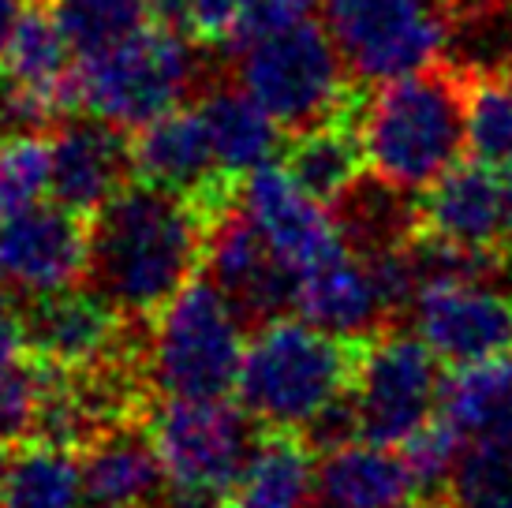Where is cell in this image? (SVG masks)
Returning <instances> with one entry per match:
<instances>
[{
	"instance_id": "11",
	"label": "cell",
	"mask_w": 512,
	"mask_h": 508,
	"mask_svg": "<svg viewBox=\"0 0 512 508\" xmlns=\"http://www.w3.org/2000/svg\"><path fill=\"white\" fill-rule=\"evenodd\" d=\"M90 217L64 202H34L0 221V288L23 303L57 296L86 281Z\"/></svg>"
},
{
	"instance_id": "9",
	"label": "cell",
	"mask_w": 512,
	"mask_h": 508,
	"mask_svg": "<svg viewBox=\"0 0 512 508\" xmlns=\"http://www.w3.org/2000/svg\"><path fill=\"white\" fill-rule=\"evenodd\" d=\"M441 359L419 333H404L397 325H385L382 333L359 344L356 367V404L363 419V438L378 445L408 441L427 426L441 408Z\"/></svg>"
},
{
	"instance_id": "18",
	"label": "cell",
	"mask_w": 512,
	"mask_h": 508,
	"mask_svg": "<svg viewBox=\"0 0 512 508\" xmlns=\"http://www.w3.org/2000/svg\"><path fill=\"white\" fill-rule=\"evenodd\" d=\"M296 311L303 322L318 325L341 340H356V344L382 333L385 325H393L378 299L367 258H359L348 247L299 277Z\"/></svg>"
},
{
	"instance_id": "39",
	"label": "cell",
	"mask_w": 512,
	"mask_h": 508,
	"mask_svg": "<svg viewBox=\"0 0 512 508\" xmlns=\"http://www.w3.org/2000/svg\"><path fill=\"white\" fill-rule=\"evenodd\" d=\"M505 184H509V210H505V251L512 254V169L505 172Z\"/></svg>"
},
{
	"instance_id": "43",
	"label": "cell",
	"mask_w": 512,
	"mask_h": 508,
	"mask_svg": "<svg viewBox=\"0 0 512 508\" xmlns=\"http://www.w3.org/2000/svg\"><path fill=\"white\" fill-rule=\"evenodd\" d=\"M505 75H512V45H509V60H505Z\"/></svg>"
},
{
	"instance_id": "19",
	"label": "cell",
	"mask_w": 512,
	"mask_h": 508,
	"mask_svg": "<svg viewBox=\"0 0 512 508\" xmlns=\"http://www.w3.org/2000/svg\"><path fill=\"white\" fill-rule=\"evenodd\" d=\"M83 494L128 508H157L169 490L165 464L157 456L150 419H131L79 449Z\"/></svg>"
},
{
	"instance_id": "35",
	"label": "cell",
	"mask_w": 512,
	"mask_h": 508,
	"mask_svg": "<svg viewBox=\"0 0 512 508\" xmlns=\"http://www.w3.org/2000/svg\"><path fill=\"white\" fill-rule=\"evenodd\" d=\"M299 434H303V441H307L314 452H333V449H344V445L359 441L363 438V419H359L356 393L348 389V393H341L337 400H329L326 408L318 411Z\"/></svg>"
},
{
	"instance_id": "8",
	"label": "cell",
	"mask_w": 512,
	"mask_h": 508,
	"mask_svg": "<svg viewBox=\"0 0 512 508\" xmlns=\"http://www.w3.org/2000/svg\"><path fill=\"white\" fill-rule=\"evenodd\" d=\"M329 38L356 83L378 86L438 64L453 45V0H322Z\"/></svg>"
},
{
	"instance_id": "2",
	"label": "cell",
	"mask_w": 512,
	"mask_h": 508,
	"mask_svg": "<svg viewBox=\"0 0 512 508\" xmlns=\"http://www.w3.org/2000/svg\"><path fill=\"white\" fill-rule=\"evenodd\" d=\"M367 169L408 191H427L468 146V68L438 60L367 90L363 116Z\"/></svg>"
},
{
	"instance_id": "22",
	"label": "cell",
	"mask_w": 512,
	"mask_h": 508,
	"mask_svg": "<svg viewBox=\"0 0 512 508\" xmlns=\"http://www.w3.org/2000/svg\"><path fill=\"white\" fill-rule=\"evenodd\" d=\"M333 225L348 243V251L359 258L408 247L415 236H423V198L419 191L397 187L382 180L378 172H363L341 198L329 202Z\"/></svg>"
},
{
	"instance_id": "5",
	"label": "cell",
	"mask_w": 512,
	"mask_h": 508,
	"mask_svg": "<svg viewBox=\"0 0 512 508\" xmlns=\"http://www.w3.org/2000/svg\"><path fill=\"white\" fill-rule=\"evenodd\" d=\"M210 75L214 68L202 60L199 38L146 23L124 42L83 57V113L135 131L187 98H199Z\"/></svg>"
},
{
	"instance_id": "1",
	"label": "cell",
	"mask_w": 512,
	"mask_h": 508,
	"mask_svg": "<svg viewBox=\"0 0 512 508\" xmlns=\"http://www.w3.org/2000/svg\"><path fill=\"white\" fill-rule=\"evenodd\" d=\"M206 236L210 221L195 202L131 180L90 213L86 288L131 322H150L202 269Z\"/></svg>"
},
{
	"instance_id": "33",
	"label": "cell",
	"mask_w": 512,
	"mask_h": 508,
	"mask_svg": "<svg viewBox=\"0 0 512 508\" xmlns=\"http://www.w3.org/2000/svg\"><path fill=\"white\" fill-rule=\"evenodd\" d=\"M45 378H49L45 359L30 352L0 370V441L4 445H23L34 438V426L42 415Z\"/></svg>"
},
{
	"instance_id": "38",
	"label": "cell",
	"mask_w": 512,
	"mask_h": 508,
	"mask_svg": "<svg viewBox=\"0 0 512 508\" xmlns=\"http://www.w3.org/2000/svg\"><path fill=\"white\" fill-rule=\"evenodd\" d=\"M15 15H19V4L15 0H0V53H4V45L12 38Z\"/></svg>"
},
{
	"instance_id": "40",
	"label": "cell",
	"mask_w": 512,
	"mask_h": 508,
	"mask_svg": "<svg viewBox=\"0 0 512 508\" xmlns=\"http://www.w3.org/2000/svg\"><path fill=\"white\" fill-rule=\"evenodd\" d=\"M79 508H128V505H113V501H101V497L83 494L79 497Z\"/></svg>"
},
{
	"instance_id": "28",
	"label": "cell",
	"mask_w": 512,
	"mask_h": 508,
	"mask_svg": "<svg viewBox=\"0 0 512 508\" xmlns=\"http://www.w3.org/2000/svg\"><path fill=\"white\" fill-rule=\"evenodd\" d=\"M505 411H512V352L456 367L453 378H445L438 415L449 419L464 438L479 434Z\"/></svg>"
},
{
	"instance_id": "17",
	"label": "cell",
	"mask_w": 512,
	"mask_h": 508,
	"mask_svg": "<svg viewBox=\"0 0 512 508\" xmlns=\"http://www.w3.org/2000/svg\"><path fill=\"white\" fill-rule=\"evenodd\" d=\"M505 172L486 161H456L423 195V232L468 251H505Z\"/></svg>"
},
{
	"instance_id": "25",
	"label": "cell",
	"mask_w": 512,
	"mask_h": 508,
	"mask_svg": "<svg viewBox=\"0 0 512 508\" xmlns=\"http://www.w3.org/2000/svg\"><path fill=\"white\" fill-rule=\"evenodd\" d=\"M75 45L60 23L57 0H27L15 15L12 38L0 53V75L23 86L53 90L72 75Z\"/></svg>"
},
{
	"instance_id": "27",
	"label": "cell",
	"mask_w": 512,
	"mask_h": 508,
	"mask_svg": "<svg viewBox=\"0 0 512 508\" xmlns=\"http://www.w3.org/2000/svg\"><path fill=\"white\" fill-rule=\"evenodd\" d=\"M449 490L460 508H512V411L464 438Z\"/></svg>"
},
{
	"instance_id": "32",
	"label": "cell",
	"mask_w": 512,
	"mask_h": 508,
	"mask_svg": "<svg viewBox=\"0 0 512 508\" xmlns=\"http://www.w3.org/2000/svg\"><path fill=\"white\" fill-rule=\"evenodd\" d=\"M408 475H412L415 497H438L460 464V449H464V434L456 430L449 419L434 415L427 426H419L412 438L397 445Z\"/></svg>"
},
{
	"instance_id": "30",
	"label": "cell",
	"mask_w": 512,
	"mask_h": 508,
	"mask_svg": "<svg viewBox=\"0 0 512 508\" xmlns=\"http://www.w3.org/2000/svg\"><path fill=\"white\" fill-rule=\"evenodd\" d=\"M57 12L75 53L90 57L143 30L150 23V0H57Z\"/></svg>"
},
{
	"instance_id": "41",
	"label": "cell",
	"mask_w": 512,
	"mask_h": 508,
	"mask_svg": "<svg viewBox=\"0 0 512 508\" xmlns=\"http://www.w3.org/2000/svg\"><path fill=\"white\" fill-rule=\"evenodd\" d=\"M415 508H460L456 501H441V497H423Z\"/></svg>"
},
{
	"instance_id": "37",
	"label": "cell",
	"mask_w": 512,
	"mask_h": 508,
	"mask_svg": "<svg viewBox=\"0 0 512 508\" xmlns=\"http://www.w3.org/2000/svg\"><path fill=\"white\" fill-rule=\"evenodd\" d=\"M243 0H191V15H195V34L202 45L225 42L232 19L240 12Z\"/></svg>"
},
{
	"instance_id": "3",
	"label": "cell",
	"mask_w": 512,
	"mask_h": 508,
	"mask_svg": "<svg viewBox=\"0 0 512 508\" xmlns=\"http://www.w3.org/2000/svg\"><path fill=\"white\" fill-rule=\"evenodd\" d=\"M359 344L303 322L258 325L247 344L236 400L262 430H303L329 400L356 385Z\"/></svg>"
},
{
	"instance_id": "14",
	"label": "cell",
	"mask_w": 512,
	"mask_h": 508,
	"mask_svg": "<svg viewBox=\"0 0 512 508\" xmlns=\"http://www.w3.org/2000/svg\"><path fill=\"white\" fill-rule=\"evenodd\" d=\"M146 322H131L109 307L94 288H68L27 303L30 355L64 370H90L135 348Z\"/></svg>"
},
{
	"instance_id": "15",
	"label": "cell",
	"mask_w": 512,
	"mask_h": 508,
	"mask_svg": "<svg viewBox=\"0 0 512 508\" xmlns=\"http://www.w3.org/2000/svg\"><path fill=\"white\" fill-rule=\"evenodd\" d=\"M240 206L266 236L273 254L285 262L296 281L307 269L322 266L326 258L341 254L348 243L333 225V213L326 202L307 195L288 176L285 165H258L240 180Z\"/></svg>"
},
{
	"instance_id": "36",
	"label": "cell",
	"mask_w": 512,
	"mask_h": 508,
	"mask_svg": "<svg viewBox=\"0 0 512 508\" xmlns=\"http://www.w3.org/2000/svg\"><path fill=\"white\" fill-rule=\"evenodd\" d=\"M30 352L27 344V307L23 299L0 288V370Z\"/></svg>"
},
{
	"instance_id": "23",
	"label": "cell",
	"mask_w": 512,
	"mask_h": 508,
	"mask_svg": "<svg viewBox=\"0 0 512 508\" xmlns=\"http://www.w3.org/2000/svg\"><path fill=\"white\" fill-rule=\"evenodd\" d=\"M199 105L202 120H206V131H210V142L217 150V161L221 169L232 172V176H247L258 165H270L273 154L281 150V139H285V127L277 124L262 105H258L243 83L232 75H210V83L199 90Z\"/></svg>"
},
{
	"instance_id": "13",
	"label": "cell",
	"mask_w": 512,
	"mask_h": 508,
	"mask_svg": "<svg viewBox=\"0 0 512 508\" xmlns=\"http://www.w3.org/2000/svg\"><path fill=\"white\" fill-rule=\"evenodd\" d=\"M202 273L225 292L247 325H266L296 311V273L273 254L266 236L243 213L240 198L210 221Z\"/></svg>"
},
{
	"instance_id": "31",
	"label": "cell",
	"mask_w": 512,
	"mask_h": 508,
	"mask_svg": "<svg viewBox=\"0 0 512 508\" xmlns=\"http://www.w3.org/2000/svg\"><path fill=\"white\" fill-rule=\"evenodd\" d=\"M53 176L49 135H4L0 139V221L42 202Z\"/></svg>"
},
{
	"instance_id": "16",
	"label": "cell",
	"mask_w": 512,
	"mask_h": 508,
	"mask_svg": "<svg viewBox=\"0 0 512 508\" xmlns=\"http://www.w3.org/2000/svg\"><path fill=\"white\" fill-rule=\"evenodd\" d=\"M49 150H53L49 195L86 217L98 213L116 191H124L135 180L128 127L94 113L60 120L49 131Z\"/></svg>"
},
{
	"instance_id": "29",
	"label": "cell",
	"mask_w": 512,
	"mask_h": 508,
	"mask_svg": "<svg viewBox=\"0 0 512 508\" xmlns=\"http://www.w3.org/2000/svg\"><path fill=\"white\" fill-rule=\"evenodd\" d=\"M468 150L475 161L512 169V75L468 71Z\"/></svg>"
},
{
	"instance_id": "4",
	"label": "cell",
	"mask_w": 512,
	"mask_h": 508,
	"mask_svg": "<svg viewBox=\"0 0 512 508\" xmlns=\"http://www.w3.org/2000/svg\"><path fill=\"white\" fill-rule=\"evenodd\" d=\"M236 307L210 277L191 281L146 322L143 370L157 400H217L240 381L247 340Z\"/></svg>"
},
{
	"instance_id": "42",
	"label": "cell",
	"mask_w": 512,
	"mask_h": 508,
	"mask_svg": "<svg viewBox=\"0 0 512 508\" xmlns=\"http://www.w3.org/2000/svg\"><path fill=\"white\" fill-rule=\"evenodd\" d=\"M8 460H12V456H8V445L0 441V490H4V475H8Z\"/></svg>"
},
{
	"instance_id": "34",
	"label": "cell",
	"mask_w": 512,
	"mask_h": 508,
	"mask_svg": "<svg viewBox=\"0 0 512 508\" xmlns=\"http://www.w3.org/2000/svg\"><path fill=\"white\" fill-rule=\"evenodd\" d=\"M322 0H243L236 19H232V27H228L225 42V57L232 53H240L247 45L255 42H266L273 34H285V30L299 27V23H307L314 19V8H318Z\"/></svg>"
},
{
	"instance_id": "21",
	"label": "cell",
	"mask_w": 512,
	"mask_h": 508,
	"mask_svg": "<svg viewBox=\"0 0 512 508\" xmlns=\"http://www.w3.org/2000/svg\"><path fill=\"white\" fill-rule=\"evenodd\" d=\"M367 90L370 86L363 83L356 90V98L348 101L333 120L307 127V131H299V135H288V142H285L281 165L288 169V176H292L307 195H314L318 202H326V206L356 184L359 176H363V165H367L363 131H359V116H363Z\"/></svg>"
},
{
	"instance_id": "20",
	"label": "cell",
	"mask_w": 512,
	"mask_h": 508,
	"mask_svg": "<svg viewBox=\"0 0 512 508\" xmlns=\"http://www.w3.org/2000/svg\"><path fill=\"white\" fill-rule=\"evenodd\" d=\"M415 497L400 449L359 438L322 452L314 475V508H404Z\"/></svg>"
},
{
	"instance_id": "12",
	"label": "cell",
	"mask_w": 512,
	"mask_h": 508,
	"mask_svg": "<svg viewBox=\"0 0 512 508\" xmlns=\"http://www.w3.org/2000/svg\"><path fill=\"white\" fill-rule=\"evenodd\" d=\"M412 329L449 367L512 352V288L479 277H438L419 288Z\"/></svg>"
},
{
	"instance_id": "26",
	"label": "cell",
	"mask_w": 512,
	"mask_h": 508,
	"mask_svg": "<svg viewBox=\"0 0 512 508\" xmlns=\"http://www.w3.org/2000/svg\"><path fill=\"white\" fill-rule=\"evenodd\" d=\"M83 456L53 441H23L8 460L0 508H79Z\"/></svg>"
},
{
	"instance_id": "44",
	"label": "cell",
	"mask_w": 512,
	"mask_h": 508,
	"mask_svg": "<svg viewBox=\"0 0 512 508\" xmlns=\"http://www.w3.org/2000/svg\"><path fill=\"white\" fill-rule=\"evenodd\" d=\"M221 508H247V505H240V501H232V505H228V501H225Z\"/></svg>"
},
{
	"instance_id": "7",
	"label": "cell",
	"mask_w": 512,
	"mask_h": 508,
	"mask_svg": "<svg viewBox=\"0 0 512 508\" xmlns=\"http://www.w3.org/2000/svg\"><path fill=\"white\" fill-rule=\"evenodd\" d=\"M232 75L285 135L333 120L363 86L348 75L337 42L314 19L232 53Z\"/></svg>"
},
{
	"instance_id": "6",
	"label": "cell",
	"mask_w": 512,
	"mask_h": 508,
	"mask_svg": "<svg viewBox=\"0 0 512 508\" xmlns=\"http://www.w3.org/2000/svg\"><path fill=\"white\" fill-rule=\"evenodd\" d=\"M150 434L169 479L157 508H221L236 497L262 426L240 408V400L228 404L217 396L161 400L150 411Z\"/></svg>"
},
{
	"instance_id": "24",
	"label": "cell",
	"mask_w": 512,
	"mask_h": 508,
	"mask_svg": "<svg viewBox=\"0 0 512 508\" xmlns=\"http://www.w3.org/2000/svg\"><path fill=\"white\" fill-rule=\"evenodd\" d=\"M314 475V449L303 434L262 430L232 501L247 508H307L314 505Z\"/></svg>"
},
{
	"instance_id": "10",
	"label": "cell",
	"mask_w": 512,
	"mask_h": 508,
	"mask_svg": "<svg viewBox=\"0 0 512 508\" xmlns=\"http://www.w3.org/2000/svg\"><path fill=\"white\" fill-rule=\"evenodd\" d=\"M135 180L195 202L214 221L240 198V176L221 169L199 105H176L131 131Z\"/></svg>"
}]
</instances>
